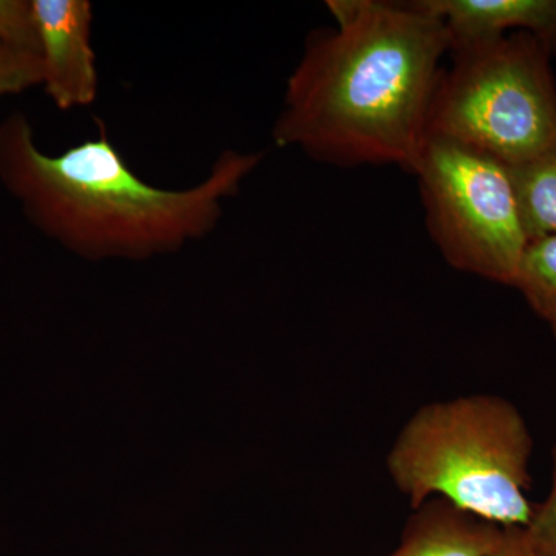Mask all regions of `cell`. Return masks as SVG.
I'll list each match as a JSON object with an SVG mask.
<instances>
[{"instance_id":"1","label":"cell","mask_w":556,"mask_h":556,"mask_svg":"<svg viewBox=\"0 0 556 556\" xmlns=\"http://www.w3.org/2000/svg\"><path fill=\"white\" fill-rule=\"evenodd\" d=\"M289 76L273 138L338 166L396 164L415 174L452 49L444 21L417 2L331 0Z\"/></svg>"},{"instance_id":"2","label":"cell","mask_w":556,"mask_h":556,"mask_svg":"<svg viewBox=\"0 0 556 556\" xmlns=\"http://www.w3.org/2000/svg\"><path fill=\"white\" fill-rule=\"evenodd\" d=\"M262 159L226 150L199 185L163 189L131 170L105 129L49 155L24 113L0 123L3 188L36 229L90 262L149 260L204 239Z\"/></svg>"},{"instance_id":"3","label":"cell","mask_w":556,"mask_h":556,"mask_svg":"<svg viewBox=\"0 0 556 556\" xmlns=\"http://www.w3.org/2000/svg\"><path fill=\"white\" fill-rule=\"evenodd\" d=\"M533 442L525 416L496 394L430 402L413 413L387 456L391 481L412 508L444 497L497 526L526 527Z\"/></svg>"},{"instance_id":"4","label":"cell","mask_w":556,"mask_h":556,"mask_svg":"<svg viewBox=\"0 0 556 556\" xmlns=\"http://www.w3.org/2000/svg\"><path fill=\"white\" fill-rule=\"evenodd\" d=\"M439 76L428 137L452 139L515 167L556 149V90L547 50L532 35L452 49Z\"/></svg>"},{"instance_id":"5","label":"cell","mask_w":556,"mask_h":556,"mask_svg":"<svg viewBox=\"0 0 556 556\" xmlns=\"http://www.w3.org/2000/svg\"><path fill=\"white\" fill-rule=\"evenodd\" d=\"M415 174L428 229L450 265L514 287L529 240L507 166L452 139L427 137Z\"/></svg>"},{"instance_id":"6","label":"cell","mask_w":556,"mask_h":556,"mask_svg":"<svg viewBox=\"0 0 556 556\" xmlns=\"http://www.w3.org/2000/svg\"><path fill=\"white\" fill-rule=\"evenodd\" d=\"M38 27L42 86L58 109L89 108L100 93L91 47L89 0H31Z\"/></svg>"},{"instance_id":"7","label":"cell","mask_w":556,"mask_h":556,"mask_svg":"<svg viewBox=\"0 0 556 556\" xmlns=\"http://www.w3.org/2000/svg\"><path fill=\"white\" fill-rule=\"evenodd\" d=\"M444 21L452 47L496 39L510 28L532 31L544 49L556 50V0H422Z\"/></svg>"},{"instance_id":"8","label":"cell","mask_w":556,"mask_h":556,"mask_svg":"<svg viewBox=\"0 0 556 556\" xmlns=\"http://www.w3.org/2000/svg\"><path fill=\"white\" fill-rule=\"evenodd\" d=\"M401 544L390 556H486L500 543L503 526L431 497L413 508Z\"/></svg>"},{"instance_id":"9","label":"cell","mask_w":556,"mask_h":556,"mask_svg":"<svg viewBox=\"0 0 556 556\" xmlns=\"http://www.w3.org/2000/svg\"><path fill=\"white\" fill-rule=\"evenodd\" d=\"M507 169L527 240L556 236V149Z\"/></svg>"},{"instance_id":"10","label":"cell","mask_w":556,"mask_h":556,"mask_svg":"<svg viewBox=\"0 0 556 556\" xmlns=\"http://www.w3.org/2000/svg\"><path fill=\"white\" fill-rule=\"evenodd\" d=\"M514 287L556 338V236L529 241Z\"/></svg>"},{"instance_id":"11","label":"cell","mask_w":556,"mask_h":556,"mask_svg":"<svg viewBox=\"0 0 556 556\" xmlns=\"http://www.w3.org/2000/svg\"><path fill=\"white\" fill-rule=\"evenodd\" d=\"M42 61L30 51L0 42V101L42 86Z\"/></svg>"},{"instance_id":"12","label":"cell","mask_w":556,"mask_h":556,"mask_svg":"<svg viewBox=\"0 0 556 556\" xmlns=\"http://www.w3.org/2000/svg\"><path fill=\"white\" fill-rule=\"evenodd\" d=\"M0 42L40 56L31 0H0Z\"/></svg>"},{"instance_id":"13","label":"cell","mask_w":556,"mask_h":556,"mask_svg":"<svg viewBox=\"0 0 556 556\" xmlns=\"http://www.w3.org/2000/svg\"><path fill=\"white\" fill-rule=\"evenodd\" d=\"M552 489L541 504H535L532 518L525 527L530 547L536 556H556V445L552 452Z\"/></svg>"},{"instance_id":"14","label":"cell","mask_w":556,"mask_h":556,"mask_svg":"<svg viewBox=\"0 0 556 556\" xmlns=\"http://www.w3.org/2000/svg\"><path fill=\"white\" fill-rule=\"evenodd\" d=\"M486 556H536L530 547L526 529L521 526L503 527L500 543Z\"/></svg>"}]
</instances>
